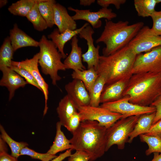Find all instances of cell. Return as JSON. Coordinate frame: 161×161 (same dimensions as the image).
Listing matches in <instances>:
<instances>
[{"instance_id": "obj_16", "label": "cell", "mask_w": 161, "mask_h": 161, "mask_svg": "<svg viewBox=\"0 0 161 161\" xmlns=\"http://www.w3.org/2000/svg\"><path fill=\"white\" fill-rule=\"evenodd\" d=\"M54 24L60 33L67 30H73L77 29L75 21L69 14L64 7L56 3L54 6Z\"/></svg>"}, {"instance_id": "obj_39", "label": "cell", "mask_w": 161, "mask_h": 161, "mask_svg": "<svg viewBox=\"0 0 161 161\" xmlns=\"http://www.w3.org/2000/svg\"><path fill=\"white\" fill-rule=\"evenodd\" d=\"M145 134L156 136L161 139V119L153 124L148 132Z\"/></svg>"}, {"instance_id": "obj_8", "label": "cell", "mask_w": 161, "mask_h": 161, "mask_svg": "<svg viewBox=\"0 0 161 161\" xmlns=\"http://www.w3.org/2000/svg\"><path fill=\"white\" fill-rule=\"evenodd\" d=\"M161 73V46L137 55L132 69L133 74Z\"/></svg>"}, {"instance_id": "obj_2", "label": "cell", "mask_w": 161, "mask_h": 161, "mask_svg": "<svg viewBox=\"0 0 161 161\" xmlns=\"http://www.w3.org/2000/svg\"><path fill=\"white\" fill-rule=\"evenodd\" d=\"M161 94V73L133 74L123 94L129 102L138 105L150 106Z\"/></svg>"}, {"instance_id": "obj_20", "label": "cell", "mask_w": 161, "mask_h": 161, "mask_svg": "<svg viewBox=\"0 0 161 161\" xmlns=\"http://www.w3.org/2000/svg\"><path fill=\"white\" fill-rule=\"evenodd\" d=\"M78 41L77 35L74 36L71 39V50L64 62L67 69H72L74 71L86 69L85 67L82 63V49L78 45Z\"/></svg>"}, {"instance_id": "obj_40", "label": "cell", "mask_w": 161, "mask_h": 161, "mask_svg": "<svg viewBox=\"0 0 161 161\" xmlns=\"http://www.w3.org/2000/svg\"><path fill=\"white\" fill-rule=\"evenodd\" d=\"M155 108L156 111L153 124L161 119V94L150 106Z\"/></svg>"}, {"instance_id": "obj_44", "label": "cell", "mask_w": 161, "mask_h": 161, "mask_svg": "<svg viewBox=\"0 0 161 161\" xmlns=\"http://www.w3.org/2000/svg\"><path fill=\"white\" fill-rule=\"evenodd\" d=\"M5 142L0 138V152H7V148Z\"/></svg>"}, {"instance_id": "obj_13", "label": "cell", "mask_w": 161, "mask_h": 161, "mask_svg": "<svg viewBox=\"0 0 161 161\" xmlns=\"http://www.w3.org/2000/svg\"><path fill=\"white\" fill-rule=\"evenodd\" d=\"M94 33L93 28L89 25L83 29L79 35L80 38L86 41L88 46L87 51L82 55V60L87 63L88 69L94 68L96 71L100 56L99 50L100 46L98 45L95 47L94 45L92 35Z\"/></svg>"}, {"instance_id": "obj_25", "label": "cell", "mask_w": 161, "mask_h": 161, "mask_svg": "<svg viewBox=\"0 0 161 161\" xmlns=\"http://www.w3.org/2000/svg\"><path fill=\"white\" fill-rule=\"evenodd\" d=\"M161 2V0H134V5L138 16L145 18L151 17L157 4Z\"/></svg>"}, {"instance_id": "obj_1", "label": "cell", "mask_w": 161, "mask_h": 161, "mask_svg": "<svg viewBox=\"0 0 161 161\" xmlns=\"http://www.w3.org/2000/svg\"><path fill=\"white\" fill-rule=\"evenodd\" d=\"M107 129L95 121L81 122L78 128L72 133L70 140L73 150L86 153L89 161H93L103 156L106 152Z\"/></svg>"}, {"instance_id": "obj_24", "label": "cell", "mask_w": 161, "mask_h": 161, "mask_svg": "<svg viewBox=\"0 0 161 161\" xmlns=\"http://www.w3.org/2000/svg\"><path fill=\"white\" fill-rule=\"evenodd\" d=\"M98 75L94 68L83 70H77L74 71L71 74L72 78L80 80L83 83L89 92Z\"/></svg>"}, {"instance_id": "obj_4", "label": "cell", "mask_w": 161, "mask_h": 161, "mask_svg": "<svg viewBox=\"0 0 161 161\" xmlns=\"http://www.w3.org/2000/svg\"><path fill=\"white\" fill-rule=\"evenodd\" d=\"M104 30L96 43L103 42L105 47L103 49V55L113 54L127 45L144 26V23L138 22L129 24L128 21L114 22L105 19Z\"/></svg>"}, {"instance_id": "obj_38", "label": "cell", "mask_w": 161, "mask_h": 161, "mask_svg": "<svg viewBox=\"0 0 161 161\" xmlns=\"http://www.w3.org/2000/svg\"><path fill=\"white\" fill-rule=\"evenodd\" d=\"M126 1V0H97V2L102 7L107 8L110 5L113 4L116 9H119L121 5L124 4Z\"/></svg>"}, {"instance_id": "obj_26", "label": "cell", "mask_w": 161, "mask_h": 161, "mask_svg": "<svg viewBox=\"0 0 161 161\" xmlns=\"http://www.w3.org/2000/svg\"><path fill=\"white\" fill-rule=\"evenodd\" d=\"M56 3L54 0H41L38 4L39 11L48 27L52 28L55 25L54 6Z\"/></svg>"}, {"instance_id": "obj_27", "label": "cell", "mask_w": 161, "mask_h": 161, "mask_svg": "<svg viewBox=\"0 0 161 161\" xmlns=\"http://www.w3.org/2000/svg\"><path fill=\"white\" fill-rule=\"evenodd\" d=\"M38 0H20L12 3L8 8L14 15L26 17Z\"/></svg>"}, {"instance_id": "obj_7", "label": "cell", "mask_w": 161, "mask_h": 161, "mask_svg": "<svg viewBox=\"0 0 161 161\" xmlns=\"http://www.w3.org/2000/svg\"><path fill=\"white\" fill-rule=\"evenodd\" d=\"M78 110L80 114L81 122L87 120L95 121L107 129L123 117L120 113L100 106L95 107L90 105L80 106L78 108Z\"/></svg>"}, {"instance_id": "obj_28", "label": "cell", "mask_w": 161, "mask_h": 161, "mask_svg": "<svg viewBox=\"0 0 161 161\" xmlns=\"http://www.w3.org/2000/svg\"><path fill=\"white\" fill-rule=\"evenodd\" d=\"M41 1L38 0L26 17L32 23L34 28L39 31H43L48 27L38 9V4Z\"/></svg>"}, {"instance_id": "obj_37", "label": "cell", "mask_w": 161, "mask_h": 161, "mask_svg": "<svg viewBox=\"0 0 161 161\" xmlns=\"http://www.w3.org/2000/svg\"><path fill=\"white\" fill-rule=\"evenodd\" d=\"M68 157L67 161H89L90 159L86 153L80 150H76L75 153Z\"/></svg>"}, {"instance_id": "obj_11", "label": "cell", "mask_w": 161, "mask_h": 161, "mask_svg": "<svg viewBox=\"0 0 161 161\" xmlns=\"http://www.w3.org/2000/svg\"><path fill=\"white\" fill-rule=\"evenodd\" d=\"M68 9L75 12V14L72 16L74 20L86 21L92 25L93 29L101 27L102 24L101 18L111 20L117 16V14L112 12V9L108 8L102 7L97 12H91L89 10H79L71 7H68Z\"/></svg>"}, {"instance_id": "obj_21", "label": "cell", "mask_w": 161, "mask_h": 161, "mask_svg": "<svg viewBox=\"0 0 161 161\" xmlns=\"http://www.w3.org/2000/svg\"><path fill=\"white\" fill-rule=\"evenodd\" d=\"M78 107L67 95L61 99L57 108V112L62 126L66 129L72 115L78 111Z\"/></svg>"}, {"instance_id": "obj_23", "label": "cell", "mask_w": 161, "mask_h": 161, "mask_svg": "<svg viewBox=\"0 0 161 161\" xmlns=\"http://www.w3.org/2000/svg\"><path fill=\"white\" fill-rule=\"evenodd\" d=\"M62 125L59 121L56 124V133L54 141L47 153L56 155L59 152L69 149L73 150L70 140L65 136L61 130Z\"/></svg>"}, {"instance_id": "obj_47", "label": "cell", "mask_w": 161, "mask_h": 161, "mask_svg": "<svg viewBox=\"0 0 161 161\" xmlns=\"http://www.w3.org/2000/svg\"></svg>"}, {"instance_id": "obj_17", "label": "cell", "mask_w": 161, "mask_h": 161, "mask_svg": "<svg viewBox=\"0 0 161 161\" xmlns=\"http://www.w3.org/2000/svg\"><path fill=\"white\" fill-rule=\"evenodd\" d=\"M130 78L122 79L112 84L105 85L101 95L100 103L114 101L123 97Z\"/></svg>"}, {"instance_id": "obj_10", "label": "cell", "mask_w": 161, "mask_h": 161, "mask_svg": "<svg viewBox=\"0 0 161 161\" xmlns=\"http://www.w3.org/2000/svg\"><path fill=\"white\" fill-rule=\"evenodd\" d=\"M128 45L137 55L148 52L161 46V36L154 35L148 26H144Z\"/></svg>"}, {"instance_id": "obj_45", "label": "cell", "mask_w": 161, "mask_h": 161, "mask_svg": "<svg viewBox=\"0 0 161 161\" xmlns=\"http://www.w3.org/2000/svg\"><path fill=\"white\" fill-rule=\"evenodd\" d=\"M153 153V158L151 161H161V153L157 152Z\"/></svg>"}, {"instance_id": "obj_33", "label": "cell", "mask_w": 161, "mask_h": 161, "mask_svg": "<svg viewBox=\"0 0 161 161\" xmlns=\"http://www.w3.org/2000/svg\"><path fill=\"white\" fill-rule=\"evenodd\" d=\"M23 155H28L32 159H38L41 161H50L57 156L47 152L39 153L29 148L27 146L23 148L21 151L20 156Z\"/></svg>"}, {"instance_id": "obj_19", "label": "cell", "mask_w": 161, "mask_h": 161, "mask_svg": "<svg viewBox=\"0 0 161 161\" xmlns=\"http://www.w3.org/2000/svg\"><path fill=\"white\" fill-rule=\"evenodd\" d=\"M9 37L14 52L22 47L39 46V41L20 29L16 24H15L13 29L10 30Z\"/></svg>"}, {"instance_id": "obj_35", "label": "cell", "mask_w": 161, "mask_h": 161, "mask_svg": "<svg viewBox=\"0 0 161 161\" xmlns=\"http://www.w3.org/2000/svg\"><path fill=\"white\" fill-rule=\"evenodd\" d=\"M153 25L151 30L154 35L161 36V10L155 11L151 16Z\"/></svg>"}, {"instance_id": "obj_14", "label": "cell", "mask_w": 161, "mask_h": 161, "mask_svg": "<svg viewBox=\"0 0 161 161\" xmlns=\"http://www.w3.org/2000/svg\"><path fill=\"white\" fill-rule=\"evenodd\" d=\"M65 89L67 95L78 108L89 105L90 97L89 92L81 80L73 79L65 85Z\"/></svg>"}, {"instance_id": "obj_31", "label": "cell", "mask_w": 161, "mask_h": 161, "mask_svg": "<svg viewBox=\"0 0 161 161\" xmlns=\"http://www.w3.org/2000/svg\"><path fill=\"white\" fill-rule=\"evenodd\" d=\"M105 83L104 77L99 75L89 92L90 97V105L95 107L99 106L101 95Z\"/></svg>"}, {"instance_id": "obj_32", "label": "cell", "mask_w": 161, "mask_h": 161, "mask_svg": "<svg viewBox=\"0 0 161 161\" xmlns=\"http://www.w3.org/2000/svg\"><path fill=\"white\" fill-rule=\"evenodd\" d=\"M141 142L146 143L148 148L145 151L146 156L155 152L161 153V139L155 136H148L145 134L139 135Z\"/></svg>"}, {"instance_id": "obj_41", "label": "cell", "mask_w": 161, "mask_h": 161, "mask_svg": "<svg viewBox=\"0 0 161 161\" xmlns=\"http://www.w3.org/2000/svg\"><path fill=\"white\" fill-rule=\"evenodd\" d=\"M0 161H19L18 158L8 154L7 152H0Z\"/></svg>"}, {"instance_id": "obj_46", "label": "cell", "mask_w": 161, "mask_h": 161, "mask_svg": "<svg viewBox=\"0 0 161 161\" xmlns=\"http://www.w3.org/2000/svg\"><path fill=\"white\" fill-rule=\"evenodd\" d=\"M8 1L7 0H0V7L1 8L5 5L7 3Z\"/></svg>"}, {"instance_id": "obj_3", "label": "cell", "mask_w": 161, "mask_h": 161, "mask_svg": "<svg viewBox=\"0 0 161 161\" xmlns=\"http://www.w3.org/2000/svg\"><path fill=\"white\" fill-rule=\"evenodd\" d=\"M137 55L127 45L109 55L100 56L96 71L105 78V85L130 78Z\"/></svg>"}, {"instance_id": "obj_12", "label": "cell", "mask_w": 161, "mask_h": 161, "mask_svg": "<svg viewBox=\"0 0 161 161\" xmlns=\"http://www.w3.org/2000/svg\"><path fill=\"white\" fill-rule=\"evenodd\" d=\"M39 54L36 53L30 59H26L21 61H12V65L23 68L28 71L36 80L43 93L45 99V107L43 115L47 113L48 107L47 102L48 99L49 86L41 75L38 68Z\"/></svg>"}, {"instance_id": "obj_9", "label": "cell", "mask_w": 161, "mask_h": 161, "mask_svg": "<svg viewBox=\"0 0 161 161\" xmlns=\"http://www.w3.org/2000/svg\"><path fill=\"white\" fill-rule=\"evenodd\" d=\"M100 106L121 114L123 116L122 118L139 116L156 111L155 108L153 106H142L130 103L127 96H123L120 99L114 101L102 103Z\"/></svg>"}, {"instance_id": "obj_42", "label": "cell", "mask_w": 161, "mask_h": 161, "mask_svg": "<svg viewBox=\"0 0 161 161\" xmlns=\"http://www.w3.org/2000/svg\"><path fill=\"white\" fill-rule=\"evenodd\" d=\"M72 149H69L66 151L64 152L61 154L56 157L50 161H62L66 158L69 157L72 154Z\"/></svg>"}, {"instance_id": "obj_36", "label": "cell", "mask_w": 161, "mask_h": 161, "mask_svg": "<svg viewBox=\"0 0 161 161\" xmlns=\"http://www.w3.org/2000/svg\"><path fill=\"white\" fill-rule=\"evenodd\" d=\"M81 122L80 114L77 111L75 112L70 118L66 129L72 133L78 128Z\"/></svg>"}, {"instance_id": "obj_6", "label": "cell", "mask_w": 161, "mask_h": 161, "mask_svg": "<svg viewBox=\"0 0 161 161\" xmlns=\"http://www.w3.org/2000/svg\"><path fill=\"white\" fill-rule=\"evenodd\" d=\"M140 116L121 118L107 129L106 152L114 145H116L118 149L124 148L125 143H128L129 135L133 130Z\"/></svg>"}, {"instance_id": "obj_29", "label": "cell", "mask_w": 161, "mask_h": 161, "mask_svg": "<svg viewBox=\"0 0 161 161\" xmlns=\"http://www.w3.org/2000/svg\"><path fill=\"white\" fill-rule=\"evenodd\" d=\"M14 52L10 37H7L4 40L0 49V67H11Z\"/></svg>"}, {"instance_id": "obj_43", "label": "cell", "mask_w": 161, "mask_h": 161, "mask_svg": "<svg viewBox=\"0 0 161 161\" xmlns=\"http://www.w3.org/2000/svg\"><path fill=\"white\" fill-rule=\"evenodd\" d=\"M95 1V0H80L79 4L80 5L85 6H89Z\"/></svg>"}, {"instance_id": "obj_15", "label": "cell", "mask_w": 161, "mask_h": 161, "mask_svg": "<svg viewBox=\"0 0 161 161\" xmlns=\"http://www.w3.org/2000/svg\"><path fill=\"white\" fill-rule=\"evenodd\" d=\"M2 77L0 85L6 87L9 92V100L14 97L15 91L20 87H24L27 83L26 81L11 68L7 66L0 67Z\"/></svg>"}, {"instance_id": "obj_5", "label": "cell", "mask_w": 161, "mask_h": 161, "mask_svg": "<svg viewBox=\"0 0 161 161\" xmlns=\"http://www.w3.org/2000/svg\"><path fill=\"white\" fill-rule=\"evenodd\" d=\"M40 48L38 64L42 72L49 75L53 85H57L61 77L58 74L59 70L65 71L66 66L61 61L63 58L61 54L58 50L51 40L47 39L45 35H43L39 41Z\"/></svg>"}, {"instance_id": "obj_22", "label": "cell", "mask_w": 161, "mask_h": 161, "mask_svg": "<svg viewBox=\"0 0 161 161\" xmlns=\"http://www.w3.org/2000/svg\"><path fill=\"white\" fill-rule=\"evenodd\" d=\"M155 112L140 116L133 130L129 135L128 143H131L135 138L148 132L153 125Z\"/></svg>"}, {"instance_id": "obj_30", "label": "cell", "mask_w": 161, "mask_h": 161, "mask_svg": "<svg viewBox=\"0 0 161 161\" xmlns=\"http://www.w3.org/2000/svg\"><path fill=\"white\" fill-rule=\"evenodd\" d=\"M0 137L9 146L11 151V155L18 158L20 156L21 150L28 145L26 142H17L7 134L3 126L0 125Z\"/></svg>"}, {"instance_id": "obj_18", "label": "cell", "mask_w": 161, "mask_h": 161, "mask_svg": "<svg viewBox=\"0 0 161 161\" xmlns=\"http://www.w3.org/2000/svg\"><path fill=\"white\" fill-rule=\"evenodd\" d=\"M89 25V23H86L81 27L75 30H67L61 33L59 32L58 28H55L48 35V38L52 40L51 41L64 59L67 56L64 51V47L65 44L72 39L74 36L79 35L83 29Z\"/></svg>"}, {"instance_id": "obj_34", "label": "cell", "mask_w": 161, "mask_h": 161, "mask_svg": "<svg viewBox=\"0 0 161 161\" xmlns=\"http://www.w3.org/2000/svg\"><path fill=\"white\" fill-rule=\"evenodd\" d=\"M26 80L27 83L35 87L42 92V90L36 80L28 71L23 68L13 66L10 67Z\"/></svg>"}]
</instances>
